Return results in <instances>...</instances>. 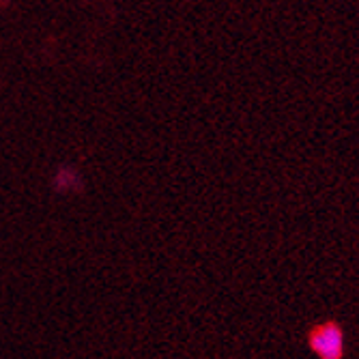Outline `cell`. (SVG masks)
Wrapping results in <instances>:
<instances>
[{"mask_svg":"<svg viewBox=\"0 0 359 359\" xmlns=\"http://www.w3.org/2000/svg\"><path fill=\"white\" fill-rule=\"evenodd\" d=\"M312 348L323 359H340L342 355V334L338 327H320L310 336Z\"/></svg>","mask_w":359,"mask_h":359,"instance_id":"6da1fadb","label":"cell"}]
</instances>
